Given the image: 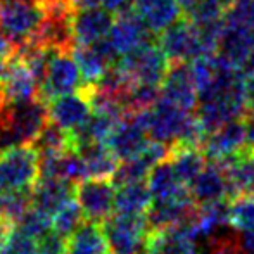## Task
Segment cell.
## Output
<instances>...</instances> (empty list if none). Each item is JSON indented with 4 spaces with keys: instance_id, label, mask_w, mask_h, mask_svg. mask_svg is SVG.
I'll list each match as a JSON object with an SVG mask.
<instances>
[{
    "instance_id": "4dcf8cb0",
    "label": "cell",
    "mask_w": 254,
    "mask_h": 254,
    "mask_svg": "<svg viewBox=\"0 0 254 254\" xmlns=\"http://www.w3.org/2000/svg\"><path fill=\"white\" fill-rule=\"evenodd\" d=\"M225 10L227 7L221 0H197L184 17L190 19L197 26H206L221 23L225 19Z\"/></svg>"
},
{
    "instance_id": "83f0119b",
    "label": "cell",
    "mask_w": 254,
    "mask_h": 254,
    "mask_svg": "<svg viewBox=\"0 0 254 254\" xmlns=\"http://www.w3.org/2000/svg\"><path fill=\"white\" fill-rule=\"evenodd\" d=\"M227 223L239 234L254 230V194H237L228 199Z\"/></svg>"
},
{
    "instance_id": "e575fe53",
    "label": "cell",
    "mask_w": 254,
    "mask_h": 254,
    "mask_svg": "<svg viewBox=\"0 0 254 254\" xmlns=\"http://www.w3.org/2000/svg\"><path fill=\"white\" fill-rule=\"evenodd\" d=\"M16 54H17V45L3 31H0V66L12 59Z\"/></svg>"
},
{
    "instance_id": "2e32d148",
    "label": "cell",
    "mask_w": 254,
    "mask_h": 254,
    "mask_svg": "<svg viewBox=\"0 0 254 254\" xmlns=\"http://www.w3.org/2000/svg\"><path fill=\"white\" fill-rule=\"evenodd\" d=\"M149 142H151V137H149L147 130L142 127L140 121L133 114L128 113L114 127L106 144L113 151L114 156L118 157V161H125L137 156L140 151H144Z\"/></svg>"
},
{
    "instance_id": "cb8c5ba5",
    "label": "cell",
    "mask_w": 254,
    "mask_h": 254,
    "mask_svg": "<svg viewBox=\"0 0 254 254\" xmlns=\"http://www.w3.org/2000/svg\"><path fill=\"white\" fill-rule=\"evenodd\" d=\"M152 204V194L147 180L128 182L116 185L114 194V213L123 214H145Z\"/></svg>"
},
{
    "instance_id": "ffe728a7",
    "label": "cell",
    "mask_w": 254,
    "mask_h": 254,
    "mask_svg": "<svg viewBox=\"0 0 254 254\" xmlns=\"http://www.w3.org/2000/svg\"><path fill=\"white\" fill-rule=\"evenodd\" d=\"M147 254H197L195 237L187 225L151 230Z\"/></svg>"
},
{
    "instance_id": "8d00e7d4",
    "label": "cell",
    "mask_w": 254,
    "mask_h": 254,
    "mask_svg": "<svg viewBox=\"0 0 254 254\" xmlns=\"http://www.w3.org/2000/svg\"><path fill=\"white\" fill-rule=\"evenodd\" d=\"M131 2H133V0H101V5L113 10V12H120V10L131 7Z\"/></svg>"
},
{
    "instance_id": "277c9868",
    "label": "cell",
    "mask_w": 254,
    "mask_h": 254,
    "mask_svg": "<svg viewBox=\"0 0 254 254\" xmlns=\"http://www.w3.org/2000/svg\"><path fill=\"white\" fill-rule=\"evenodd\" d=\"M113 66L121 73L128 87L135 83L161 85L170 67V59L159 45L149 42L137 51L120 56Z\"/></svg>"
},
{
    "instance_id": "484cf974",
    "label": "cell",
    "mask_w": 254,
    "mask_h": 254,
    "mask_svg": "<svg viewBox=\"0 0 254 254\" xmlns=\"http://www.w3.org/2000/svg\"><path fill=\"white\" fill-rule=\"evenodd\" d=\"M78 152L83 156L88 168V177L94 178H113L116 171L118 157L107 147L106 142H87L78 147Z\"/></svg>"
},
{
    "instance_id": "836d02e7",
    "label": "cell",
    "mask_w": 254,
    "mask_h": 254,
    "mask_svg": "<svg viewBox=\"0 0 254 254\" xmlns=\"http://www.w3.org/2000/svg\"><path fill=\"white\" fill-rule=\"evenodd\" d=\"M225 23L254 30V0H234L228 3Z\"/></svg>"
},
{
    "instance_id": "6da1fadb",
    "label": "cell",
    "mask_w": 254,
    "mask_h": 254,
    "mask_svg": "<svg viewBox=\"0 0 254 254\" xmlns=\"http://www.w3.org/2000/svg\"><path fill=\"white\" fill-rule=\"evenodd\" d=\"M49 123V106L40 97L5 104L0 118V147L33 144Z\"/></svg>"
},
{
    "instance_id": "74e56055",
    "label": "cell",
    "mask_w": 254,
    "mask_h": 254,
    "mask_svg": "<svg viewBox=\"0 0 254 254\" xmlns=\"http://www.w3.org/2000/svg\"><path fill=\"white\" fill-rule=\"evenodd\" d=\"M239 244H241V249L244 254H254V230L244 232Z\"/></svg>"
},
{
    "instance_id": "5b68a950",
    "label": "cell",
    "mask_w": 254,
    "mask_h": 254,
    "mask_svg": "<svg viewBox=\"0 0 254 254\" xmlns=\"http://www.w3.org/2000/svg\"><path fill=\"white\" fill-rule=\"evenodd\" d=\"M81 83H83V76L73 57V49H51L45 78L38 90L42 101L49 104L59 95L78 90Z\"/></svg>"
},
{
    "instance_id": "3957f363",
    "label": "cell",
    "mask_w": 254,
    "mask_h": 254,
    "mask_svg": "<svg viewBox=\"0 0 254 254\" xmlns=\"http://www.w3.org/2000/svg\"><path fill=\"white\" fill-rule=\"evenodd\" d=\"M101 225L109 254H147L151 228L145 214L113 213Z\"/></svg>"
},
{
    "instance_id": "f546056e",
    "label": "cell",
    "mask_w": 254,
    "mask_h": 254,
    "mask_svg": "<svg viewBox=\"0 0 254 254\" xmlns=\"http://www.w3.org/2000/svg\"><path fill=\"white\" fill-rule=\"evenodd\" d=\"M17 228L23 230L24 234L31 235L37 241L44 239L47 234L52 232V216L51 214H45L44 211L37 209V207L30 206L16 221Z\"/></svg>"
},
{
    "instance_id": "30bf717a",
    "label": "cell",
    "mask_w": 254,
    "mask_h": 254,
    "mask_svg": "<svg viewBox=\"0 0 254 254\" xmlns=\"http://www.w3.org/2000/svg\"><path fill=\"white\" fill-rule=\"evenodd\" d=\"M116 185L113 178L88 177L74 185V199L87 221L102 223L114 213Z\"/></svg>"
},
{
    "instance_id": "d6986e66",
    "label": "cell",
    "mask_w": 254,
    "mask_h": 254,
    "mask_svg": "<svg viewBox=\"0 0 254 254\" xmlns=\"http://www.w3.org/2000/svg\"><path fill=\"white\" fill-rule=\"evenodd\" d=\"M131 9L152 35H159L184 16L178 0H133Z\"/></svg>"
},
{
    "instance_id": "b9f144b4",
    "label": "cell",
    "mask_w": 254,
    "mask_h": 254,
    "mask_svg": "<svg viewBox=\"0 0 254 254\" xmlns=\"http://www.w3.org/2000/svg\"><path fill=\"white\" fill-rule=\"evenodd\" d=\"M221 2H223L225 5H228V3H230V2H234V0H221Z\"/></svg>"
},
{
    "instance_id": "ab89813d",
    "label": "cell",
    "mask_w": 254,
    "mask_h": 254,
    "mask_svg": "<svg viewBox=\"0 0 254 254\" xmlns=\"http://www.w3.org/2000/svg\"><path fill=\"white\" fill-rule=\"evenodd\" d=\"M242 71H244V73H253L254 71V44H253L251 51H249V54H248V59H246Z\"/></svg>"
},
{
    "instance_id": "7c38bea8",
    "label": "cell",
    "mask_w": 254,
    "mask_h": 254,
    "mask_svg": "<svg viewBox=\"0 0 254 254\" xmlns=\"http://www.w3.org/2000/svg\"><path fill=\"white\" fill-rule=\"evenodd\" d=\"M159 88L164 101L189 113H195L199 106V92L189 63H170L168 73L161 81Z\"/></svg>"
},
{
    "instance_id": "d4e9b609",
    "label": "cell",
    "mask_w": 254,
    "mask_h": 254,
    "mask_svg": "<svg viewBox=\"0 0 254 254\" xmlns=\"http://www.w3.org/2000/svg\"><path fill=\"white\" fill-rule=\"evenodd\" d=\"M66 254H109L102 225L83 220L67 239Z\"/></svg>"
},
{
    "instance_id": "8fae6325",
    "label": "cell",
    "mask_w": 254,
    "mask_h": 254,
    "mask_svg": "<svg viewBox=\"0 0 254 254\" xmlns=\"http://www.w3.org/2000/svg\"><path fill=\"white\" fill-rule=\"evenodd\" d=\"M248 125L244 118L228 121L221 127L214 128L213 131L206 133L201 149L211 161H225L235 154L244 152L249 149Z\"/></svg>"
},
{
    "instance_id": "52a82bcc",
    "label": "cell",
    "mask_w": 254,
    "mask_h": 254,
    "mask_svg": "<svg viewBox=\"0 0 254 254\" xmlns=\"http://www.w3.org/2000/svg\"><path fill=\"white\" fill-rule=\"evenodd\" d=\"M246 114H248V106L244 101L242 81L199 101V106L195 109V116H197L199 123L206 133L228 123V121L244 118Z\"/></svg>"
},
{
    "instance_id": "f1b7e54d",
    "label": "cell",
    "mask_w": 254,
    "mask_h": 254,
    "mask_svg": "<svg viewBox=\"0 0 254 254\" xmlns=\"http://www.w3.org/2000/svg\"><path fill=\"white\" fill-rule=\"evenodd\" d=\"M83 213L78 206L76 199H71L52 216V230L61 237L69 239V235L83 223Z\"/></svg>"
},
{
    "instance_id": "d590c367",
    "label": "cell",
    "mask_w": 254,
    "mask_h": 254,
    "mask_svg": "<svg viewBox=\"0 0 254 254\" xmlns=\"http://www.w3.org/2000/svg\"><path fill=\"white\" fill-rule=\"evenodd\" d=\"M242 92H244V101L249 113V111L254 109V71L246 73V76L242 78Z\"/></svg>"
},
{
    "instance_id": "8992f818",
    "label": "cell",
    "mask_w": 254,
    "mask_h": 254,
    "mask_svg": "<svg viewBox=\"0 0 254 254\" xmlns=\"http://www.w3.org/2000/svg\"><path fill=\"white\" fill-rule=\"evenodd\" d=\"M44 19L45 12L38 0H0V31L16 45L30 42Z\"/></svg>"
},
{
    "instance_id": "e0dca14e",
    "label": "cell",
    "mask_w": 254,
    "mask_h": 254,
    "mask_svg": "<svg viewBox=\"0 0 254 254\" xmlns=\"http://www.w3.org/2000/svg\"><path fill=\"white\" fill-rule=\"evenodd\" d=\"M197 211V204L190 197V194L182 197L164 199V201H152L149 211L145 213L151 230H163V228L187 225Z\"/></svg>"
},
{
    "instance_id": "4fadbf2b",
    "label": "cell",
    "mask_w": 254,
    "mask_h": 254,
    "mask_svg": "<svg viewBox=\"0 0 254 254\" xmlns=\"http://www.w3.org/2000/svg\"><path fill=\"white\" fill-rule=\"evenodd\" d=\"M107 38L113 44L118 56H125L152 42V31L135 14V10L128 7V9L116 12V19Z\"/></svg>"
},
{
    "instance_id": "ba28073f",
    "label": "cell",
    "mask_w": 254,
    "mask_h": 254,
    "mask_svg": "<svg viewBox=\"0 0 254 254\" xmlns=\"http://www.w3.org/2000/svg\"><path fill=\"white\" fill-rule=\"evenodd\" d=\"M95 83L83 81L78 90L52 99L47 104L49 121L67 131H74L76 128H80L94 113V104H92Z\"/></svg>"
},
{
    "instance_id": "5bb4252c",
    "label": "cell",
    "mask_w": 254,
    "mask_h": 254,
    "mask_svg": "<svg viewBox=\"0 0 254 254\" xmlns=\"http://www.w3.org/2000/svg\"><path fill=\"white\" fill-rule=\"evenodd\" d=\"M116 19V12L106 7H80L71 19L74 45H90L106 38Z\"/></svg>"
},
{
    "instance_id": "9c48e42d",
    "label": "cell",
    "mask_w": 254,
    "mask_h": 254,
    "mask_svg": "<svg viewBox=\"0 0 254 254\" xmlns=\"http://www.w3.org/2000/svg\"><path fill=\"white\" fill-rule=\"evenodd\" d=\"M157 45L163 49L170 63H189L201 54H207L201 31L187 17H180L177 23L161 31Z\"/></svg>"
},
{
    "instance_id": "d6a6232c",
    "label": "cell",
    "mask_w": 254,
    "mask_h": 254,
    "mask_svg": "<svg viewBox=\"0 0 254 254\" xmlns=\"http://www.w3.org/2000/svg\"><path fill=\"white\" fill-rule=\"evenodd\" d=\"M38 241L31 235L24 234L23 230L14 227V230L5 239L3 246L0 248V254H37Z\"/></svg>"
},
{
    "instance_id": "60d3db41",
    "label": "cell",
    "mask_w": 254,
    "mask_h": 254,
    "mask_svg": "<svg viewBox=\"0 0 254 254\" xmlns=\"http://www.w3.org/2000/svg\"><path fill=\"white\" fill-rule=\"evenodd\" d=\"M3 107H5V102H3V97L0 95V118H2V111H3Z\"/></svg>"
},
{
    "instance_id": "1f68e13d",
    "label": "cell",
    "mask_w": 254,
    "mask_h": 254,
    "mask_svg": "<svg viewBox=\"0 0 254 254\" xmlns=\"http://www.w3.org/2000/svg\"><path fill=\"white\" fill-rule=\"evenodd\" d=\"M31 206V190L0 192V218L17 221V218Z\"/></svg>"
},
{
    "instance_id": "9a60e30c",
    "label": "cell",
    "mask_w": 254,
    "mask_h": 254,
    "mask_svg": "<svg viewBox=\"0 0 254 254\" xmlns=\"http://www.w3.org/2000/svg\"><path fill=\"white\" fill-rule=\"evenodd\" d=\"M189 192L197 206L228 201L232 197V190L221 163L207 159L206 166L190 184Z\"/></svg>"
},
{
    "instance_id": "f35d334b",
    "label": "cell",
    "mask_w": 254,
    "mask_h": 254,
    "mask_svg": "<svg viewBox=\"0 0 254 254\" xmlns=\"http://www.w3.org/2000/svg\"><path fill=\"white\" fill-rule=\"evenodd\" d=\"M246 125H248L249 145H251V147L254 149V109L248 113V118H246Z\"/></svg>"
},
{
    "instance_id": "7402d4cb",
    "label": "cell",
    "mask_w": 254,
    "mask_h": 254,
    "mask_svg": "<svg viewBox=\"0 0 254 254\" xmlns=\"http://www.w3.org/2000/svg\"><path fill=\"white\" fill-rule=\"evenodd\" d=\"M147 185L152 194V201H164V199L182 197V195L190 194L189 187L177 175L168 156L157 164H154L152 170L149 171Z\"/></svg>"
},
{
    "instance_id": "603a6c76",
    "label": "cell",
    "mask_w": 254,
    "mask_h": 254,
    "mask_svg": "<svg viewBox=\"0 0 254 254\" xmlns=\"http://www.w3.org/2000/svg\"><path fill=\"white\" fill-rule=\"evenodd\" d=\"M168 159L171 161L177 175L182 178V182L187 187H190V184L195 180V177L201 173L202 168L207 163L206 154H204V151L199 145L178 144V142L170 145Z\"/></svg>"
},
{
    "instance_id": "7a4b0ae2",
    "label": "cell",
    "mask_w": 254,
    "mask_h": 254,
    "mask_svg": "<svg viewBox=\"0 0 254 254\" xmlns=\"http://www.w3.org/2000/svg\"><path fill=\"white\" fill-rule=\"evenodd\" d=\"M40 178V152L33 144L0 149V192L31 190Z\"/></svg>"
},
{
    "instance_id": "44dd1931",
    "label": "cell",
    "mask_w": 254,
    "mask_h": 254,
    "mask_svg": "<svg viewBox=\"0 0 254 254\" xmlns=\"http://www.w3.org/2000/svg\"><path fill=\"white\" fill-rule=\"evenodd\" d=\"M253 44H254V30L225 23L220 42H218L216 52L223 59H227L230 64H234L235 67L242 69Z\"/></svg>"
},
{
    "instance_id": "4316f807",
    "label": "cell",
    "mask_w": 254,
    "mask_h": 254,
    "mask_svg": "<svg viewBox=\"0 0 254 254\" xmlns=\"http://www.w3.org/2000/svg\"><path fill=\"white\" fill-rule=\"evenodd\" d=\"M73 57L76 61L78 67H80L83 81H87V83H97V81H101L104 74L107 73V69L113 66L92 45H74Z\"/></svg>"
},
{
    "instance_id": "ac0fdd59",
    "label": "cell",
    "mask_w": 254,
    "mask_h": 254,
    "mask_svg": "<svg viewBox=\"0 0 254 254\" xmlns=\"http://www.w3.org/2000/svg\"><path fill=\"white\" fill-rule=\"evenodd\" d=\"M74 185L76 184L67 178L40 177L31 189V206L54 216L64 204L74 197Z\"/></svg>"
}]
</instances>
